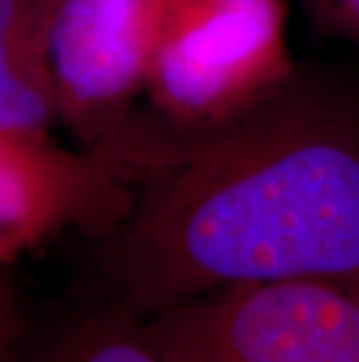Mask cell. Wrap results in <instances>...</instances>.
Segmentation results:
<instances>
[{
  "instance_id": "ba28073f",
  "label": "cell",
  "mask_w": 359,
  "mask_h": 362,
  "mask_svg": "<svg viewBox=\"0 0 359 362\" xmlns=\"http://www.w3.org/2000/svg\"><path fill=\"white\" fill-rule=\"evenodd\" d=\"M308 5L336 35L359 42V0H308Z\"/></svg>"
},
{
  "instance_id": "7a4b0ae2",
  "label": "cell",
  "mask_w": 359,
  "mask_h": 362,
  "mask_svg": "<svg viewBox=\"0 0 359 362\" xmlns=\"http://www.w3.org/2000/svg\"><path fill=\"white\" fill-rule=\"evenodd\" d=\"M138 327L162 362H359V281L229 285Z\"/></svg>"
},
{
  "instance_id": "52a82bcc",
  "label": "cell",
  "mask_w": 359,
  "mask_h": 362,
  "mask_svg": "<svg viewBox=\"0 0 359 362\" xmlns=\"http://www.w3.org/2000/svg\"><path fill=\"white\" fill-rule=\"evenodd\" d=\"M17 341L0 362H162L145 344L138 318L91 299L37 341Z\"/></svg>"
},
{
  "instance_id": "9c48e42d",
  "label": "cell",
  "mask_w": 359,
  "mask_h": 362,
  "mask_svg": "<svg viewBox=\"0 0 359 362\" xmlns=\"http://www.w3.org/2000/svg\"><path fill=\"white\" fill-rule=\"evenodd\" d=\"M14 341H17V339H14L12 320H10V313H7V304H5L3 290H0V356H3V353L10 349Z\"/></svg>"
},
{
  "instance_id": "5b68a950",
  "label": "cell",
  "mask_w": 359,
  "mask_h": 362,
  "mask_svg": "<svg viewBox=\"0 0 359 362\" xmlns=\"http://www.w3.org/2000/svg\"><path fill=\"white\" fill-rule=\"evenodd\" d=\"M128 187L101 148H61L49 134L0 129V269L63 232L103 236Z\"/></svg>"
},
{
  "instance_id": "8992f818",
  "label": "cell",
  "mask_w": 359,
  "mask_h": 362,
  "mask_svg": "<svg viewBox=\"0 0 359 362\" xmlns=\"http://www.w3.org/2000/svg\"><path fill=\"white\" fill-rule=\"evenodd\" d=\"M54 0H0V129L51 134L47 24Z\"/></svg>"
},
{
  "instance_id": "6da1fadb",
  "label": "cell",
  "mask_w": 359,
  "mask_h": 362,
  "mask_svg": "<svg viewBox=\"0 0 359 362\" xmlns=\"http://www.w3.org/2000/svg\"><path fill=\"white\" fill-rule=\"evenodd\" d=\"M101 148L128 208L91 238V302L133 318L243 283L359 281V94L301 68L238 117L175 129L147 107Z\"/></svg>"
},
{
  "instance_id": "277c9868",
  "label": "cell",
  "mask_w": 359,
  "mask_h": 362,
  "mask_svg": "<svg viewBox=\"0 0 359 362\" xmlns=\"http://www.w3.org/2000/svg\"><path fill=\"white\" fill-rule=\"evenodd\" d=\"M171 0H54L47 73L56 124L84 150L124 129L145 96Z\"/></svg>"
},
{
  "instance_id": "3957f363",
  "label": "cell",
  "mask_w": 359,
  "mask_h": 362,
  "mask_svg": "<svg viewBox=\"0 0 359 362\" xmlns=\"http://www.w3.org/2000/svg\"><path fill=\"white\" fill-rule=\"evenodd\" d=\"M299 71L285 0H171L147 75V110L175 129L238 117Z\"/></svg>"
}]
</instances>
